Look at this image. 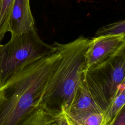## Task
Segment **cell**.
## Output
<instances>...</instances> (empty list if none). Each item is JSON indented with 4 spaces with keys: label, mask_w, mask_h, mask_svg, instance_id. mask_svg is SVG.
Masks as SVG:
<instances>
[{
    "label": "cell",
    "mask_w": 125,
    "mask_h": 125,
    "mask_svg": "<svg viewBox=\"0 0 125 125\" xmlns=\"http://www.w3.org/2000/svg\"><path fill=\"white\" fill-rule=\"evenodd\" d=\"M56 119L59 125H76L65 112L56 116Z\"/></svg>",
    "instance_id": "cell-13"
},
{
    "label": "cell",
    "mask_w": 125,
    "mask_h": 125,
    "mask_svg": "<svg viewBox=\"0 0 125 125\" xmlns=\"http://www.w3.org/2000/svg\"><path fill=\"white\" fill-rule=\"evenodd\" d=\"M125 51L84 72L83 83L105 113L125 83Z\"/></svg>",
    "instance_id": "cell-4"
},
{
    "label": "cell",
    "mask_w": 125,
    "mask_h": 125,
    "mask_svg": "<svg viewBox=\"0 0 125 125\" xmlns=\"http://www.w3.org/2000/svg\"><path fill=\"white\" fill-rule=\"evenodd\" d=\"M125 104V83L120 86L117 93L104 113L103 124L109 125Z\"/></svg>",
    "instance_id": "cell-8"
},
{
    "label": "cell",
    "mask_w": 125,
    "mask_h": 125,
    "mask_svg": "<svg viewBox=\"0 0 125 125\" xmlns=\"http://www.w3.org/2000/svg\"><path fill=\"white\" fill-rule=\"evenodd\" d=\"M55 47L53 53L30 62L18 71L0 88L3 95L0 102V125H18L39 107L60 60V53Z\"/></svg>",
    "instance_id": "cell-1"
},
{
    "label": "cell",
    "mask_w": 125,
    "mask_h": 125,
    "mask_svg": "<svg viewBox=\"0 0 125 125\" xmlns=\"http://www.w3.org/2000/svg\"><path fill=\"white\" fill-rule=\"evenodd\" d=\"M14 0H0V41L8 32V23Z\"/></svg>",
    "instance_id": "cell-10"
},
{
    "label": "cell",
    "mask_w": 125,
    "mask_h": 125,
    "mask_svg": "<svg viewBox=\"0 0 125 125\" xmlns=\"http://www.w3.org/2000/svg\"><path fill=\"white\" fill-rule=\"evenodd\" d=\"M109 125H125V110L124 106Z\"/></svg>",
    "instance_id": "cell-14"
},
{
    "label": "cell",
    "mask_w": 125,
    "mask_h": 125,
    "mask_svg": "<svg viewBox=\"0 0 125 125\" xmlns=\"http://www.w3.org/2000/svg\"><path fill=\"white\" fill-rule=\"evenodd\" d=\"M104 113L93 112L73 122L76 125H104Z\"/></svg>",
    "instance_id": "cell-12"
},
{
    "label": "cell",
    "mask_w": 125,
    "mask_h": 125,
    "mask_svg": "<svg viewBox=\"0 0 125 125\" xmlns=\"http://www.w3.org/2000/svg\"><path fill=\"white\" fill-rule=\"evenodd\" d=\"M56 47L44 42L35 27L11 36L5 44L0 43V88L14 74L28 64L54 52Z\"/></svg>",
    "instance_id": "cell-3"
},
{
    "label": "cell",
    "mask_w": 125,
    "mask_h": 125,
    "mask_svg": "<svg viewBox=\"0 0 125 125\" xmlns=\"http://www.w3.org/2000/svg\"><path fill=\"white\" fill-rule=\"evenodd\" d=\"M89 41L81 36L68 43H53L61 58L39 105L48 114L56 117L72 106L82 84Z\"/></svg>",
    "instance_id": "cell-2"
},
{
    "label": "cell",
    "mask_w": 125,
    "mask_h": 125,
    "mask_svg": "<svg viewBox=\"0 0 125 125\" xmlns=\"http://www.w3.org/2000/svg\"><path fill=\"white\" fill-rule=\"evenodd\" d=\"M59 125V124H58V122H57L56 119L55 120L53 121V122H50V123H49V124H48V125Z\"/></svg>",
    "instance_id": "cell-15"
},
{
    "label": "cell",
    "mask_w": 125,
    "mask_h": 125,
    "mask_svg": "<svg viewBox=\"0 0 125 125\" xmlns=\"http://www.w3.org/2000/svg\"><path fill=\"white\" fill-rule=\"evenodd\" d=\"M55 120V117L38 107L28 114L18 125H47Z\"/></svg>",
    "instance_id": "cell-9"
},
{
    "label": "cell",
    "mask_w": 125,
    "mask_h": 125,
    "mask_svg": "<svg viewBox=\"0 0 125 125\" xmlns=\"http://www.w3.org/2000/svg\"><path fill=\"white\" fill-rule=\"evenodd\" d=\"M35 27L29 0H14L8 23L11 36L25 32Z\"/></svg>",
    "instance_id": "cell-6"
},
{
    "label": "cell",
    "mask_w": 125,
    "mask_h": 125,
    "mask_svg": "<svg viewBox=\"0 0 125 125\" xmlns=\"http://www.w3.org/2000/svg\"><path fill=\"white\" fill-rule=\"evenodd\" d=\"M125 51V34L94 37L89 39L84 72Z\"/></svg>",
    "instance_id": "cell-5"
},
{
    "label": "cell",
    "mask_w": 125,
    "mask_h": 125,
    "mask_svg": "<svg viewBox=\"0 0 125 125\" xmlns=\"http://www.w3.org/2000/svg\"><path fill=\"white\" fill-rule=\"evenodd\" d=\"M96 112L104 113L82 82L72 106L69 110L65 113L70 119L74 122L89 114Z\"/></svg>",
    "instance_id": "cell-7"
},
{
    "label": "cell",
    "mask_w": 125,
    "mask_h": 125,
    "mask_svg": "<svg viewBox=\"0 0 125 125\" xmlns=\"http://www.w3.org/2000/svg\"><path fill=\"white\" fill-rule=\"evenodd\" d=\"M125 34V20L112 23L100 28L96 31L95 37L111 36Z\"/></svg>",
    "instance_id": "cell-11"
},
{
    "label": "cell",
    "mask_w": 125,
    "mask_h": 125,
    "mask_svg": "<svg viewBox=\"0 0 125 125\" xmlns=\"http://www.w3.org/2000/svg\"><path fill=\"white\" fill-rule=\"evenodd\" d=\"M3 98V93L2 92V91H1V90L0 89V102L2 100Z\"/></svg>",
    "instance_id": "cell-16"
}]
</instances>
